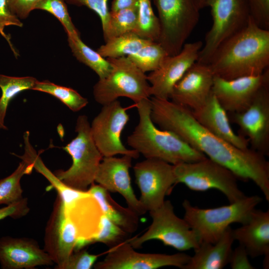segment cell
<instances>
[{"label": "cell", "mask_w": 269, "mask_h": 269, "mask_svg": "<svg viewBox=\"0 0 269 269\" xmlns=\"http://www.w3.org/2000/svg\"><path fill=\"white\" fill-rule=\"evenodd\" d=\"M150 117L161 130L175 134L194 149L231 171L238 179L252 180L269 201V162L249 148L241 149L200 125L189 109L169 100L152 97Z\"/></svg>", "instance_id": "obj_1"}, {"label": "cell", "mask_w": 269, "mask_h": 269, "mask_svg": "<svg viewBox=\"0 0 269 269\" xmlns=\"http://www.w3.org/2000/svg\"><path fill=\"white\" fill-rule=\"evenodd\" d=\"M208 65L215 76L227 80L263 74L269 67V30L250 17L244 28L216 49Z\"/></svg>", "instance_id": "obj_2"}, {"label": "cell", "mask_w": 269, "mask_h": 269, "mask_svg": "<svg viewBox=\"0 0 269 269\" xmlns=\"http://www.w3.org/2000/svg\"><path fill=\"white\" fill-rule=\"evenodd\" d=\"M139 121L127 143L145 158H156L172 165L192 162L207 157L191 147L175 134L158 129L151 117L150 99H143L135 104Z\"/></svg>", "instance_id": "obj_3"}, {"label": "cell", "mask_w": 269, "mask_h": 269, "mask_svg": "<svg viewBox=\"0 0 269 269\" xmlns=\"http://www.w3.org/2000/svg\"><path fill=\"white\" fill-rule=\"evenodd\" d=\"M262 201L258 195L245 196L228 205L202 209L193 206L187 199L183 201L184 219L197 235L200 244L214 243L233 223L244 224L252 211Z\"/></svg>", "instance_id": "obj_4"}, {"label": "cell", "mask_w": 269, "mask_h": 269, "mask_svg": "<svg viewBox=\"0 0 269 269\" xmlns=\"http://www.w3.org/2000/svg\"><path fill=\"white\" fill-rule=\"evenodd\" d=\"M75 131L76 136L63 147L71 156V166L66 170H58L54 173L66 186L78 190L87 191L95 182L103 156L94 142L86 115L78 117Z\"/></svg>", "instance_id": "obj_5"}, {"label": "cell", "mask_w": 269, "mask_h": 269, "mask_svg": "<svg viewBox=\"0 0 269 269\" xmlns=\"http://www.w3.org/2000/svg\"><path fill=\"white\" fill-rule=\"evenodd\" d=\"M112 69L105 78L99 79L93 87L96 101L102 106L119 97H125L135 104L150 96L147 76L127 57L106 58Z\"/></svg>", "instance_id": "obj_6"}, {"label": "cell", "mask_w": 269, "mask_h": 269, "mask_svg": "<svg viewBox=\"0 0 269 269\" xmlns=\"http://www.w3.org/2000/svg\"><path fill=\"white\" fill-rule=\"evenodd\" d=\"M173 170L176 184L182 183L192 190L217 189L226 196L230 203L246 196L239 189L236 175L208 157L195 162L173 165Z\"/></svg>", "instance_id": "obj_7"}, {"label": "cell", "mask_w": 269, "mask_h": 269, "mask_svg": "<svg viewBox=\"0 0 269 269\" xmlns=\"http://www.w3.org/2000/svg\"><path fill=\"white\" fill-rule=\"evenodd\" d=\"M160 27L158 42L168 55L178 53L199 20L194 0H152Z\"/></svg>", "instance_id": "obj_8"}, {"label": "cell", "mask_w": 269, "mask_h": 269, "mask_svg": "<svg viewBox=\"0 0 269 269\" xmlns=\"http://www.w3.org/2000/svg\"><path fill=\"white\" fill-rule=\"evenodd\" d=\"M149 213L152 223L146 231L126 240L134 249H139L145 242L153 240L181 252L199 246L197 235L184 218L175 214L170 200H165L160 207Z\"/></svg>", "instance_id": "obj_9"}, {"label": "cell", "mask_w": 269, "mask_h": 269, "mask_svg": "<svg viewBox=\"0 0 269 269\" xmlns=\"http://www.w3.org/2000/svg\"><path fill=\"white\" fill-rule=\"evenodd\" d=\"M213 23L205 38L196 62L208 64L216 49L248 24L250 14L246 0H211Z\"/></svg>", "instance_id": "obj_10"}, {"label": "cell", "mask_w": 269, "mask_h": 269, "mask_svg": "<svg viewBox=\"0 0 269 269\" xmlns=\"http://www.w3.org/2000/svg\"><path fill=\"white\" fill-rule=\"evenodd\" d=\"M129 121L127 109L116 100L103 106L94 118L91 131L94 142L103 157L128 155L136 159L139 153L125 147L121 139L122 132Z\"/></svg>", "instance_id": "obj_11"}, {"label": "cell", "mask_w": 269, "mask_h": 269, "mask_svg": "<svg viewBox=\"0 0 269 269\" xmlns=\"http://www.w3.org/2000/svg\"><path fill=\"white\" fill-rule=\"evenodd\" d=\"M133 170L143 208L149 212L160 207L176 185L173 165L159 159L146 158L136 163Z\"/></svg>", "instance_id": "obj_12"}, {"label": "cell", "mask_w": 269, "mask_h": 269, "mask_svg": "<svg viewBox=\"0 0 269 269\" xmlns=\"http://www.w3.org/2000/svg\"><path fill=\"white\" fill-rule=\"evenodd\" d=\"M125 241L110 248L104 259L95 263V269H156L173 266L184 269L191 256L184 253L172 255L141 253Z\"/></svg>", "instance_id": "obj_13"}, {"label": "cell", "mask_w": 269, "mask_h": 269, "mask_svg": "<svg viewBox=\"0 0 269 269\" xmlns=\"http://www.w3.org/2000/svg\"><path fill=\"white\" fill-rule=\"evenodd\" d=\"M230 114L232 122L239 126L238 134L248 139L251 148L269 156V84L259 90L245 111Z\"/></svg>", "instance_id": "obj_14"}, {"label": "cell", "mask_w": 269, "mask_h": 269, "mask_svg": "<svg viewBox=\"0 0 269 269\" xmlns=\"http://www.w3.org/2000/svg\"><path fill=\"white\" fill-rule=\"evenodd\" d=\"M78 240L77 228L57 195L45 227L44 238V250L56 264L55 269H60L65 264L74 251Z\"/></svg>", "instance_id": "obj_15"}, {"label": "cell", "mask_w": 269, "mask_h": 269, "mask_svg": "<svg viewBox=\"0 0 269 269\" xmlns=\"http://www.w3.org/2000/svg\"><path fill=\"white\" fill-rule=\"evenodd\" d=\"M203 45L201 41L185 43L178 53L167 56L157 69L150 72L147 76L150 96L169 100L174 86L197 61Z\"/></svg>", "instance_id": "obj_16"}, {"label": "cell", "mask_w": 269, "mask_h": 269, "mask_svg": "<svg viewBox=\"0 0 269 269\" xmlns=\"http://www.w3.org/2000/svg\"><path fill=\"white\" fill-rule=\"evenodd\" d=\"M268 84H269V68L259 75L230 80L214 75L212 92L227 113H237L245 111L259 90Z\"/></svg>", "instance_id": "obj_17"}, {"label": "cell", "mask_w": 269, "mask_h": 269, "mask_svg": "<svg viewBox=\"0 0 269 269\" xmlns=\"http://www.w3.org/2000/svg\"><path fill=\"white\" fill-rule=\"evenodd\" d=\"M133 158L128 155L121 157H103L95 182L109 192L120 193L125 199L128 207L141 216L146 211L134 193L129 173Z\"/></svg>", "instance_id": "obj_18"}, {"label": "cell", "mask_w": 269, "mask_h": 269, "mask_svg": "<svg viewBox=\"0 0 269 269\" xmlns=\"http://www.w3.org/2000/svg\"><path fill=\"white\" fill-rule=\"evenodd\" d=\"M214 77L208 64L196 62L174 86L169 99L195 110L203 105L211 95Z\"/></svg>", "instance_id": "obj_19"}, {"label": "cell", "mask_w": 269, "mask_h": 269, "mask_svg": "<svg viewBox=\"0 0 269 269\" xmlns=\"http://www.w3.org/2000/svg\"><path fill=\"white\" fill-rule=\"evenodd\" d=\"M54 263L34 239L4 236L0 238V264L2 269H31Z\"/></svg>", "instance_id": "obj_20"}, {"label": "cell", "mask_w": 269, "mask_h": 269, "mask_svg": "<svg viewBox=\"0 0 269 269\" xmlns=\"http://www.w3.org/2000/svg\"><path fill=\"white\" fill-rule=\"evenodd\" d=\"M235 241L244 247L249 256L264 257L263 266L269 265V210L252 211L246 223L233 230Z\"/></svg>", "instance_id": "obj_21"}, {"label": "cell", "mask_w": 269, "mask_h": 269, "mask_svg": "<svg viewBox=\"0 0 269 269\" xmlns=\"http://www.w3.org/2000/svg\"><path fill=\"white\" fill-rule=\"evenodd\" d=\"M63 206L78 231V240L74 251L82 249L91 244L92 240L100 230L101 218L104 214L101 206L88 191L87 194L71 205Z\"/></svg>", "instance_id": "obj_22"}, {"label": "cell", "mask_w": 269, "mask_h": 269, "mask_svg": "<svg viewBox=\"0 0 269 269\" xmlns=\"http://www.w3.org/2000/svg\"><path fill=\"white\" fill-rule=\"evenodd\" d=\"M191 111L197 121L212 134L237 148H249L248 139L234 132L227 112L212 92L203 105Z\"/></svg>", "instance_id": "obj_23"}, {"label": "cell", "mask_w": 269, "mask_h": 269, "mask_svg": "<svg viewBox=\"0 0 269 269\" xmlns=\"http://www.w3.org/2000/svg\"><path fill=\"white\" fill-rule=\"evenodd\" d=\"M235 240L230 226L215 243L202 242L184 269H222L229 264Z\"/></svg>", "instance_id": "obj_24"}, {"label": "cell", "mask_w": 269, "mask_h": 269, "mask_svg": "<svg viewBox=\"0 0 269 269\" xmlns=\"http://www.w3.org/2000/svg\"><path fill=\"white\" fill-rule=\"evenodd\" d=\"M87 191L99 203L104 215L129 234L136 231L139 225V215L129 207L125 208L116 202L110 192L99 184H92Z\"/></svg>", "instance_id": "obj_25"}, {"label": "cell", "mask_w": 269, "mask_h": 269, "mask_svg": "<svg viewBox=\"0 0 269 269\" xmlns=\"http://www.w3.org/2000/svg\"><path fill=\"white\" fill-rule=\"evenodd\" d=\"M24 152L22 155L13 154L21 160L31 163L37 172L44 176L57 191L64 206L68 207L73 204L79 198L85 195L87 191H80L72 189L64 184L54 173L52 172L44 164L30 143L29 133L26 131L23 134Z\"/></svg>", "instance_id": "obj_26"}, {"label": "cell", "mask_w": 269, "mask_h": 269, "mask_svg": "<svg viewBox=\"0 0 269 269\" xmlns=\"http://www.w3.org/2000/svg\"><path fill=\"white\" fill-rule=\"evenodd\" d=\"M67 36L69 47L79 61L93 70L99 79L108 75L111 70L112 65L106 58L85 44L81 39L80 35Z\"/></svg>", "instance_id": "obj_27"}, {"label": "cell", "mask_w": 269, "mask_h": 269, "mask_svg": "<svg viewBox=\"0 0 269 269\" xmlns=\"http://www.w3.org/2000/svg\"><path fill=\"white\" fill-rule=\"evenodd\" d=\"M149 41L130 32L107 40L97 51L105 58L127 57L136 53Z\"/></svg>", "instance_id": "obj_28"}, {"label": "cell", "mask_w": 269, "mask_h": 269, "mask_svg": "<svg viewBox=\"0 0 269 269\" xmlns=\"http://www.w3.org/2000/svg\"><path fill=\"white\" fill-rule=\"evenodd\" d=\"M33 169L31 163L22 160L11 174L0 180V204L8 205L24 198L20 180L24 175L30 174Z\"/></svg>", "instance_id": "obj_29"}, {"label": "cell", "mask_w": 269, "mask_h": 269, "mask_svg": "<svg viewBox=\"0 0 269 269\" xmlns=\"http://www.w3.org/2000/svg\"><path fill=\"white\" fill-rule=\"evenodd\" d=\"M138 4L116 11H110L107 28L103 32L106 41L130 32H135L137 26Z\"/></svg>", "instance_id": "obj_30"}, {"label": "cell", "mask_w": 269, "mask_h": 269, "mask_svg": "<svg viewBox=\"0 0 269 269\" xmlns=\"http://www.w3.org/2000/svg\"><path fill=\"white\" fill-rule=\"evenodd\" d=\"M37 80L32 77H13L0 74V120L4 123L7 109L10 101L20 92L32 90Z\"/></svg>", "instance_id": "obj_31"}, {"label": "cell", "mask_w": 269, "mask_h": 269, "mask_svg": "<svg viewBox=\"0 0 269 269\" xmlns=\"http://www.w3.org/2000/svg\"><path fill=\"white\" fill-rule=\"evenodd\" d=\"M32 90L54 96L73 112L79 111L88 104L87 99L82 96L76 90L56 85L47 80L37 81Z\"/></svg>", "instance_id": "obj_32"}, {"label": "cell", "mask_w": 269, "mask_h": 269, "mask_svg": "<svg viewBox=\"0 0 269 269\" xmlns=\"http://www.w3.org/2000/svg\"><path fill=\"white\" fill-rule=\"evenodd\" d=\"M168 54L157 41H149L135 54L127 56L143 73L157 69Z\"/></svg>", "instance_id": "obj_33"}, {"label": "cell", "mask_w": 269, "mask_h": 269, "mask_svg": "<svg viewBox=\"0 0 269 269\" xmlns=\"http://www.w3.org/2000/svg\"><path fill=\"white\" fill-rule=\"evenodd\" d=\"M142 38L158 41L160 27L158 17L154 14L151 0H138L137 28L135 32Z\"/></svg>", "instance_id": "obj_34"}, {"label": "cell", "mask_w": 269, "mask_h": 269, "mask_svg": "<svg viewBox=\"0 0 269 269\" xmlns=\"http://www.w3.org/2000/svg\"><path fill=\"white\" fill-rule=\"evenodd\" d=\"M129 234L103 214L100 230L92 240L91 244L101 243L112 248L126 241Z\"/></svg>", "instance_id": "obj_35"}, {"label": "cell", "mask_w": 269, "mask_h": 269, "mask_svg": "<svg viewBox=\"0 0 269 269\" xmlns=\"http://www.w3.org/2000/svg\"><path fill=\"white\" fill-rule=\"evenodd\" d=\"M35 9L45 10L54 15L61 22L67 35H80L72 22L65 0H41Z\"/></svg>", "instance_id": "obj_36"}, {"label": "cell", "mask_w": 269, "mask_h": 269, "mask_svg": "<svg viewBox=\"0 0 269 269\" xmlns=\"http://www.w3.org/2000/svg\"><path fill=\"white\" fill-rule=\"evenodd\" d=\"M10 25L21 27L23 23L11 11L6 0H0V34L6 40L14 56L17 58L19 54L12 44L10 35L6 34L4 31V28Z\"/></svg>", "instance_id": "obj_37"}, {"label": "cell", "mask_w": 269, "mask_h": 269, "mask_svg": "<svg viewBox=\"0 0 269 269\" xmlns=\"http://www.w3.org/2000/svg\"><path fill=\"white\" fill-rule=\"evenodd\" d=\"M250 16L259 27L269 30V0H246Z\"/></svg>", "instance_id": "obj_38"}, {"label": "cell", "mask_w": 269, "mask_h": 269, "mask_svg": "<svg viewBox=\"0 0 269 269\" xmlns=\"http://www.w3.org/2000/svg\"><path fill=\"white\" fill-rule=\"evenodd\" d=\"M98 255L89 254L81 249L74 251L60 269H90L95 264Z\"/></svg>", "instance_id": "obj_39"}, {"label": "cell", "mask_w": 269, "mask_h": 269, "mask_svg": "<svg viewBox=\"0 0 269 269\" xmlns=\"http://www.w3.org/2000/svg\"><path fill=\"white\" fill-rule=\"evenodd\" d=\"M67 3L77 6H85L95 12L100 18L103 32L107 28L110 15L108 0H65Z\"/></svg>", "instance_id": "obj_40"}, {"label": "cell", "mask_w": 269, "mask_h": 269, "mask_svg": "<svg viewBox=\"0 0 269 269\" xmlns=\"http://www.w3.org/2000/svg\"><path fill=\"white\" fill-rule=\"evenodd\" d=\"M41 0H6L11 11L19 19L26 18Z\"/></svg>", "instance_id": "obj_41"}, {"label": "cell", "mask_w": 269, "mask_h": 269, "mask_svg": "<svg viewBox=\"0 0 269 269\" xmlns=\"http://www.w3.org/2000/svg\"><path fill=\"white\" fill-rule=\"evenodd\" d=\"M29 211L27 200L24 198L20 201L0 208V220L9 217L14 219L25 216Z\"/></svg>", "instance_id": "obj_42"}, {"label": "cell", "mask_w": 269, "mask_h": 269, "mask_svg": "<svg viewBox=\"0 0 269 269\" xmlns=\"http://www.w3.org/2000/svg\"><path fill=\"white\" fill-rule=\"evenodd\" d=\"M249 255L243 246L239 245L232 250L229 264L232 269H255L249 260Z\"/></svg>", "instance_id": "obj_43"}, {"label": "cell", "mask_w": 269, "mask_h": 269, "mask_svg": "<svg viewBox=\"0 0 269 269\" xmlns=\"http://www.w3.org/2000/svg\"><path fill=\"white\" fill-rule=\"evenodd\" d=\"M138 4V0H113L112 3L111 11L130 8Z\"/></svg>", "instance_id": "obj_44"}, {"label": "cell", "mask_w": 269, "mask_h": 269, "mask_svg": "<svg viewBox=\"0 0 269 269\" xmlns=\"http://www.w3.org/2000/svg\"><path fill=\"white\" fill-rule=\"evenodd\" d=\"M196 5L199 10L208 6L209 2L211 0H194Z\"/></svg>", "instance_id": "obj_45"}, {"label": "cell", "mask_w": 269, "mask_h": 269, "mask_svg": "<svg viewBox=\"0 0 269 269\" xmlns=\"http://www.w3.org/2000/svg\"><path fill=\"white\" fill-rule=\"evenodd\" d=\"M0 129L7 130V127L4 125V123H2L0 120Z\"/></svg>", "instance_id": "obj_46"}]
</instances>
